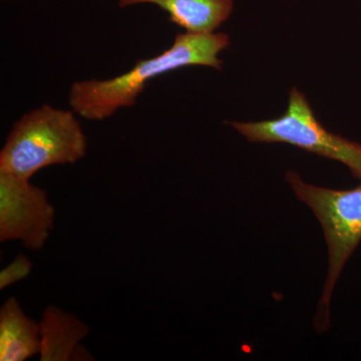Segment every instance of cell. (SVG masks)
<instances>
[{"label":"cell","instance_id":"8992f818","mask_svg":"<svg viewBox=\"0 0 361 361\" xmlns=\"http://www.w3.org/2000/svg\"><path fill=\"white\" fill-rule=\"evenodd\" d=\"M235 0H116L120 8L158 7L185 32L212 33L229 20Z\"/></svg>","mask_w":361,"mask_h":361},{"label":"cell","instance_id":"5b68a950","mask_svg":"<svg viewBox=\"0 0 361 361\" xmlns=\"http://www.w3.org/2000/svg\"><path fill=\"white\" fill-rule=\"evenodd\" d=\"M56 211L42 188L0 171V241L20 240L30 250L44 248Z\"/></svg>","mask_w":361,"mask_h":361},{"label":"cell","instance_id":"30bf717a","mask_svg":"<svg viewBox=\"0 0 361 361\" xmlns=\"http://www.w3.org/2000/svg\"><path fill=\"white\" fill-rule=\"evenodd\" d=\"M1 1H8V0H1Z\"/></svg>","mask_w":361,"mask_h":361},{"label":"cell","instance_id":"52a82bcc","mask_svg":"<svg viewBox=\"0 0 361 361\" xmlns=\"http://www.w3.org/2000/svg\"><path fill=\"white\" fill-rule=\"evenodd\" d=\"M40 324L42 361L89 360L80 342L89 334V327L75 315L56 306L45 308Z\"/></svg>","mask_w":361,"mask_h":361},{"label":"cell","instance_id":"7a4b0ae2","mask_svg":"<svg viewBox=\"0 0 361 361\" xmlns=\"http://www.w3.org/2000/svg\"><path fill=\"white\" fill-rule=\"evenodd\" d=\"M73 110L44 104L13 123L0 151V171L30 180L42 169L84 159L87 137Z\"/></svg>","mask_w":361,"mask_h":361},{"label":"cell","instance_id":"9c48e42d","mask_svg":"<svg viewBox=\"0 0 361 361\" xmlns=\"http://www.w3.org/2000/svg\"><path fill=\"white\" fill-rule=\"evenodd\" d=\"M32 263L27 256L18 254L8 266L0 272V289L7 288L16 282L21 281L30 275Z\"/></svg>","mask_w":361,"mask_h":361},{"label":"cell","instance_id":"277c9868","mask_svg":"<svg viewBox=\"0 0 361 361\" xmlns=\"http://www.w3.org/2000/svg\"><path fill=\"white\" fill-rule=\"evenodd\" d=\"M232 129L251 142L291 145L322 158L343 164L361 182V145L323 127L307 97L293 87L283 115L259 122H227Z\"/></svg>","mask_w":361,"mask_h":361},{"label":"cell","instance_id":"6da1fadb","mask_svg":"<svg viewBox=\"0 0 361 361\" xmlns=\"http://www.w3.org/2000/svg\"><path fill=\"white\" fill-rule=\"evenodd\" d=\"M230 44V37L224 32L178 33L169 49L158 56L140 59L126 73L104 80L90 78L73 82L68 90V104L85 120H108L121 110L135 106L149 82L161 75L190 66L222 70L220 54Z\"/></svg>","mask_w":361,"mask_h":361},{"label":"cell","instance_id":"ba28073f","mask_svg":"<svg viewBox=\"0 0 361 361\" xmlns=\"http://www.w3.org/2000/svg\"><path fill=\"white\" fill-rule=\"evenodd\" d=\"M42 350L40 324L28 317L16 297L0 308V360L23 361Z\"/></svg>","mask_w":361,"mask_h":361},{"label":"cell","instance_id":"3957f363","mask_svg":"<svg viewBox=\"0 0 361 361\" xmlns=\"http://www.w3.org/2000/svg\"><path fill=\"white\" fill-rule=\"evenodd\" d=\"M285 180L312 211L326 242V277L313 318L316 332L325 334L331 326L330 304L337 281L361 242V182L353 189H330L305 182L296 171H287Z\"/></svg>","mask_w":361,"mask_h":361}]
</instances>
